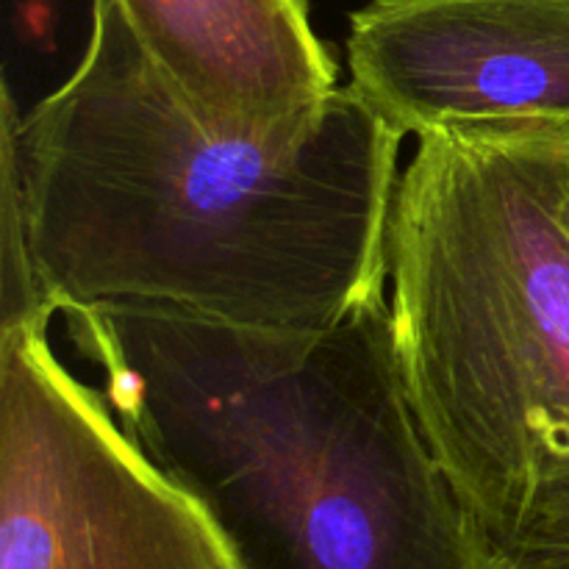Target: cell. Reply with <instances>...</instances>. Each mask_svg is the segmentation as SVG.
I'll return each instance as SVG.
<instances>
[{"label": "cell", "mask_w": 569, "mask_h": 569, "mask_svg": "<svg viewBox=\"0 0 569 569\" xmlns=\"http://www.w3.org/2000/svg\"><path fill=\"white\" fill-rule=\"evenodd\" d=\"M350 87L298 142L206 126L92 0L76 70L28 111L3 81L33 267L59 311L164 309L320 331L387 295L400 144Z\"/></svg>", "instance_id": "obj_1"}, {"label": "cell", "mask_w": 569, "mask_h": 569, "mask_svg": "<svg viewBox=\"0 0 569 569\" xmlns=\"http://www.w3.org/2000/svg\"><path fill=\"white\" fill-rule=\"evenodd\" d=\"M128 437L239 569H500L420 431L389 295L320 331L67 311Z\"/></svg>", "instance_id": "obj_2"}, {"label": "cell", "mask_w": 569, "mask_h": 569, "mask_svg": "<svg viewBox=\"0 0 569 569\" xmlns=\"http://www.w3.org/2000/svg\"><path fill=\"white\" fill-rule=\"evenodd\" d=\"M420 431L500 569H569V131L428 133L387 228Z\"/></svg>", "instance_id": "obj_3"}, {"label": "cell", "mask_w": 569, "mask_h": 569, "mask_svg": "<svg viewBox=\"0 0 569 569\" xmlns=\"http://www.w3.org/2000/svg\"><path fill=\"white\" fill-rule=\"evenodd\" d=\"M0 569H239L44 328L0 337Z\"/></svg>", "instance_id": "obj_4"}, {"label": "cell", "mask_w": 569, "mask_h": 569, "mask_svg": "<svg viewBox=\"0 0 569 569\" xmlns=\"http://www.w3.org/2000/svg\"><path fill=\"white\" fill-rule=\"evenodd\" d=\"M348 87L403 137L569 131V0H370Z\"/></svg>", "instance_id": "obj_5"}, {"label": "cell", "mask_w": 569, "mask_h": 569, "mask_svg": "<svg viewBox=\"0 0 569 569\" xmlns=\"http://www.w3.org/2000/svg\"><path fill=\"white\" fill-rule=\"evenodd\" d=\"M178 98L214 131L298 142L339 92L306 0H117Z\"/></svg>", "instance_id": "obj_6"}, {"label": "cell", "mask_w": 569, "mask_h": 569, "mask_svg": "<svg viewBox=\"0 0 569 569\" xmlns=\"http://www.w3.org/2000/svg\"><path fill=\"white\" fill-rule=\"evenodd\" d=\"M56 309L33 267L14 156L0 142V337L28 328L48 331Z\"/></svg>", "instance_id": "obj_7"}]
</instances>
